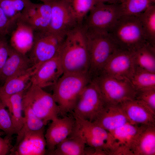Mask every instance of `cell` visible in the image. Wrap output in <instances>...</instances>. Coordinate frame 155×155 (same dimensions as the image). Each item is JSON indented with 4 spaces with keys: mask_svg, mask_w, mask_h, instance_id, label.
I'll return each mask as SVG.
<instances>
[{
    "mask_svg": "<svg viewBox=\"0 0 155 155\" xmlns=\"http://www.w3.org/2000/svg\"><path fill=\"white\" fill-rule=\"evenodd\" d=\"M13 27L0 7V36H6L11 33Z\"/></svg>",
    "mask_w": 155,
    "mask_h": 155,
    "instance_id": "35",
    "label": "cell"
},
{
    "mask_svg": "<svg viewBox=\"0 0 155 155\" xmlns=\"http://www.w3.org/2000/svg\"><path fill=\"white\" fill-rule=\"evenodd\" d=\"M90 80L87 74L63 73L53 85L52 95L64 116L73 111L79 98Z\"/></svg>",
    "mask_w": 155,
    "mask_h": 155,
    "instance_id": "3",
    "label": "cell"
},
{
    "mask_svg": "<svg viewBox=\"0 0 155 155\" xmlns=\"http://www.w3.org/2000/svg\"><path fill=\"white\" fill-rule=\"evenodd\" d=\"M25 91L12 95L3 103L9 109L13 127L17 133L22 127L24 121L22 115V102Z\"/></svg>",
    "mask_w": 155,
    "mask_h": 155,
    "instance_id": "26",
    "label": "cell"
},
{
    "mask_svg": "<svg viewBox=\"0 0 155 155\" xmlns=\"http://www.w3.org/2000/svg\"><path fill=\"white\" fill-rule=\"evenodd\" d=\"M63 73L59 54L40 64L30 82L43 88L54 85Z\"/></svg>",
    "mask_w": 155,
    "mask_h": 155,
    "instance_id": "14",
    "label": "cell"
},
{
    "mask_svg": "<svg viewBox=\"0 0 155 155\" xmlns=\"http://www.w3.org/2000/svg\"><path fill=\"white\" fill-rule=\"evenodd\" d=\"M24 93L23 101L28 104L36 116L46 125L58 117L60 109L52 95L42 88L31 83Z\"/></svg>",
    "mask_w": 155,
    "mask_h": 155,
    "instance_id": "6",
    "label": "cell"
},
{
    "mask_svg": "<svg viewBox=\"0 0 155 155\" xmlns=\"http://www.w3.org/2000/svg\"><path fill=\"white\" fill-rule=\"evenodd\" d=\"M129 80L136 91L155 88V73L134 69Z\"/></svg>",
    "mask_w": 155,
    "mask_h": 155,
    "instance_id": "30",
    "label": "cell"
},
{
    "mask_svg": "<svg viewBox=\"0 0 155 155\" xmlns=\"http://www.w3.org/2000/svg\"><path fill=\"white\" fill-rule=\"evenodd\" d=\"M52 122L44 134L48 154L51 155L58 144L68 137L73 131L75 120L72 113L62 118L57 117Z\"/></svg>",
    "mask_w": 155,
    "mask_h": 155,
    "instance_id": "12",
    "label": "cell"
},
{
    "mask_svg": "<svg viewBox=\"0 0 155 155\" xmlns=\"http://www.w3.org/2000/svg\"><path fill=\"white\" fill-rule=\"evenodd\" d=\"M109 132L128 123L129 120L121 104H107L93 122Z\"/></svg>",
    "mask_w": 155,
    "mask_h": 155,
    "instance_id": "18",
    "label": "cell"
},
{
    "mask_svg": "<svg viewBox=\"0 0 155 155\" xmlns=\"http://www.w3.org/2000/svg\"><path fill=\"white\" fill-rule=\"evenodd\" d=\"M6 36H0V71L9 55L10 45L6 39Z\"/></svg>",
    "mask_w": 155,
    "mask_h": 155,
    "instance_id": "36",
    "label": "cell"
},
{
    "mask_svg": "<svg viewBox=\"0 0 155 155\" xmlns=\"http://www.w3.org/2000/svg\"><path fill=\"white\" fill-rule=\"evenodd\" d=\"M30 1V0H0V7L14 26Z\"/></svg>",
    "mask_w": 155,
    "mask_h": 155,
    "instance_id": "29",
    "label": "cell"
},
{
    "mask_svg": "<svg viewBox=\"0 0 155 155\" xmlns=\"http://www.w3.org/2000/svg\"><path fill=\"white\" fill-rule=\"evenodd\" d=\"M95 4L97 3H103L107 4L119 3L121 0H94Z\"/></svg>",
    "mask_w": 155,
    "mask_h": 155,
    "instance_id": "38",
    "label": "cell"
},
{
    "mask_svg": "<svg viewBox=\"0 0 155 155\" xmlns=\"http://www.w3.org/2000/svg\"><path fill=\"white\" fill-rule=\"evenodd\" d=\"M1 86H0V87Z\"/></svg>",
    "mask_w": 155,
    "mask_h": 155,
    "instance_id": "40",
    "label": "cell"
},
{
    "mask_svg": "<svg viewBox=\"0 0 155 155\" xmlns=\"http://www.w3.org/2000/svg\"><path fill=\"white\" fill-rule=\"evenodd\" d=\"M147 126L128 123L110 132L116 143L115 155H132L131 150L135 142Z\"/></svg>",
    "mask_w": 155,
    "mask_h": 155,
    "instance_id": "16",
    "label": "cell"
},
{
    "mask_svg": "<svg viewBox=\"0 0 155 155\" xmlns=\"http://www.w3.org/2000/svg\"><path fill=\"white\" fill-rule=\"evenodd\" d=\"M91 81L97 86L107 104H118L135 99L136 91L127 79L101 73Z\"/></svg>",
    "mask_w": 155,
    "mask_h": 155,
    "instance_id": "5",
    "label": "cell"
},
{
    "mask_svg": "<svg viewBox=\"0 0 155 155\" xmlns=\"http://www.w3.org/2000/svg\"><path fill=\"white\" fill-rule=\"evenodd\" d=\"M22 109L24 114V125L17 133L16 142L13 148L16 147L24 134L29 131L40 130L46 125L43 121L35 115L30 106L22 100Z\"/></svg>",
    "mask_w": 155,
    "mask_h": 155,
    "instance_id": "27",
    "label": "cell"
},
{
    "mask_svg": "<svg viewBox=\"0 0 155 155\" xmlns=\"http://www.w3.org/2000/svg\"><path fill=\"white\" fill-rule=\"evenodd\" d=\"M86 144L82 136L74 129L68 137L56 145L51 155H84Z\"/></svg>",
    "mask_w": 155,
    "mask_h": 155,
    "instance_id": "22",
    "label": "cell"
},
{
    "mask_svg": "<svg viewBox=\"0 0 155 155\" xmlns=\"http://www.w3.org/2000/svg\"><path fill=\"white\" fill-rule=\"evenodd\" d=\"M130 123L146 126H155V113L145 103L136 99L121 103Z\"/></svg>",
    "mask_w": 155,
    "mask_h": 155,
    "instance_id": "17",
    "label": "cell"
},
{
    "mask_svg": "<svg viewBox=\"0 0 155 155\" xmlns=\"http://www.w3.org/2000/svg\"><path fill=\"white\" fill-rule=\"evenodd\" d=\"M134 53L117 49L108 60L101 73L129 80L134 71Z\"/></svg>",
    "mask_w": 155,
    "mask_h": 155,
    "instance_id": "13",
    "label": "cell"
},
{
    "mask_svg": "<svg viewBox=\"0 0 155 155\" xmlns=\"http://www.w3.org/2000/svg\"><path fill=\"white\" fill-rule=\"evenodd\" d=\"M51 7L49 2L34 3L30 1L25 7L20 19L31 26L35 32L49 31Z\"/></svg>",
    "mask_w": 155,
    "mask_h": 155,
    "instance_id": "11",
    "label": "cell"
},
{
    "mask_svg": "<svg viewBox=\"0 0 155 155\" xmlns=\"http://www.w3.org/2000/svg\"><path fill=\"white\" fill-rule=\"evenodd\" d=\"M136 91L135 99L144 102L155 113V88Z\"/></svg>",
    "mask_w": 155,
    "mask_h": 155,
    "instance_id": "34",
    "label": "cell"
},
{
    "mask_svg": "<svg viewBox=\"0 0 155 155\" xmlns=\"http://www.w3.org/2000/svg\"><path fill=\"white\" fill-rule=\"evenodd\" d=\"M11 33L10 46L18 52L26 55L34 43L33 29L26 23L18 20Z\"/></svg>",
    "mask_w": 155,
    "mask_h": 155,
    "instance_id": "20",
    "label": "cell"
},
{
    "mask_svg": "<svg viewBox=\"0 0 155 155\" xmlns=\"http://www.w3.org/2000/svg\"><path fill=\"white\" fill-rule=\"evenodd\" d=\"M132 155H155V126H147L135 142Z\"/></svg>",
    "mask_w": 155,
    "mask_h": 155,
    "instance_id": "24",
    "label": "cell"
},
{
    "mask_svg": "<svg viewBox=\"0 0 155 155\" xmlns=\"http://www.w3.org/2000/svg\"><path fill=\"white\" fill-rule=\"evenodd\" d=\"M107 104L97 86L90 81L82 91L72 113L93 122Z\"/></svg>",
    "mask_w": 155,
    "mask_h": 155,
    "instance_id": "8",
    "label": "cell"
},
{
    "mask_svg": "<svg viewBox=\"0 0 155 155\" xmlns=\"http://www.w3.org/2000/svg\"><path fill=\"white\" fill-rule=\"evenodd\" d=\"M72 10L78 24H82L95 4L94 0H68Z\"/></svg>",
    "mask_w": 155,
    "mask_h": 155,
    "instance_id": "32",
    "label": "cell"
},
{
    "mask_svg": "<svg viewBox=\"0 0 155 155\" xmlns=\"http://www.w3.org/2000/svg\"><path fill=\"white\" fill-rule=\"evenodd\" d=\"M44 127L26 133L17 145L10 151V155H43L46 154Z\"/></svg>",
    "mask_w": 155,
    "mask_h": 155,
    "instance_id": "15",
    "label": "cell"
},
{
    "mask_svg": "<svg viewBox=\"0 0 155 155\" xmlns=\"http://www.w3.org/2000/svg\"><path fill=\"white\" fill-rule=\"evenodd\" d=\"M49 3L51 17L49 31L65 38L70 31L79 24L68 0H51Z\"/></svg>",
    "mask_w": 155,
    "mask_h": 155,
    "instance_id": "10",
    "label": "cell"
},
{
    "mask_svg": "<svg viewBox=\"0 0 155 155\" xmlns=\"http://www.w3.org/2000/svg\"><path fill=\"white\" fill-rule=\"evenodd\" d=\"M134 69L155 73V47L148 42L134 52Z\"/></svg>",
    "mask_w": 155,
    "mask_h": 155,
    "instance_id": "25",
    "label": "cell"
},
{
    "mask_svg": "<svg viewBox=\"0 0 155 155\" xmlns=\"http://www.w3.org/2000/svg\"><path fill=\"white\" fill-rule=\"evenodd\" d=\"M34 65L24 73L5 80L0 87V100L4 103L12 95L26 90L32 76L38 67Z\"/></svg>",
    "mask_w": 155,
    "mask_h": 155,
    "instance_id": "21",
    "label": "cell"
},
{
    "mask_svg": "<svg viewBox=\"0 0 155 155\" xmlns=\"http://www.w3.org/2000/svg\"><path fill=\"white\" fill-rule=\"evenodd\" d=\"M108 33L119 49L130 52L148 42L138 16H122Z\"/></svg>",
    "mask_w": 155,
    "mask_h": 155,
    "instance_id": "4",
    "label": "cell"
},
{
    "mask_svg": "<svg viewBox=\"0 0 155 155\" xmlns=\"http://www.w3.org/2000/svg\"><path fill=\"white\" fill-rule=\"evenodd\" d=\"M43 3H47L49 2L51 0H40Z\"/></svg>",
    "mask_w": 155,
    "mask_h": 155,
    "instance_id": "39",
    "label": "cell"
},
{
    "mask_svg": "<svg viewBox=\"0 0 155 155\" xmlns=\"http://www.w3.org/2000/svg\"><path fill=\"white\" fill-rule=\"evenodd\" d=\"M5 106L0 100V129L2 130L9 138L17 134L12 122L9 113L5 108Z\"/></svg>",
    "mask_w": 155,
    "mask_h": 155,
    "instance_id": "33",
    "label": "cell"
},
{
    "mask_svg": "<svg viewBox=\"0 0 155 155\" xmlns=\"http://www.w3.org/2000/svg\"><path fill=\"white\" fill-rule=\"evenodd\" d=\"M75 120V129L83 134L90 135L105 141L115 151L116 142L111 133L93 122L84 119L72 113Z\"/></svg>",
    "mask_w": 155,
    "mask_h": 155,
    "instance_id": "23",
    "label": "cell"
},
{
    "mask_svg": "<svg viewBox=\"0 0 155 155\" xmlns=\"http://www.w3.org/2000/svg\"><path fill=\"white\" fill-rule=\"evenodd\" d=\"M59 56L64 73L87 74L89 57L82 23L67 34L60 48Z\"/></svg>",
    "mask_w": 155,
    "mask_h": 155,
    "instance_id": "1",
    "label": "cell"
},
{
    "mask_svg": "<svg viewBox=\"0 0 155 155\" xmlns=\"http://www.w3.org/2000/svg\"><path fill=\"white\" fill-rule=\"evenodd\" d=\"M4 133L0 132V155L7 154L10 152L13 146L11 144V138L7 136L5 138L1 137Z\"/></svg>",
    "mask_w": 155,
    "mask_h": 155,
    "instance_id": "37",
    "label": "cell"
},
{
    "mask_svg": "<svg viewBox=\"0 0 155 155\" xmlns=\"http://www.w3.org/2000/svg\"><path fill=\"white\" fill-rule=\"evenodd\" d=\"M64 38L49 31L35 32L34 41L30 52L33 65H40L59 54Z\"/></svg>",
    "mask_w": 155,
    "mask_h": 155,
    "instance_id": "9",
    "label": "cell"
},
{
    "mask_svg": "<svg viewBox=\"0 0 155 155\" xmlns=\"http://www.w3.org/2000/svg\"><path fill=\"white\" fill-rule=\"evenodd\" d=\"M120 4L123 16H138L155 5V0H121Z\"/></svg>",
    "mask_w": 155,
    "mask_h": 155,
    "instance_id": "31",
    "label": "cell"
},
{
    "mask_svg": "<svg viewBox=\"0 0 155 155\" xmlns=\"http://www.w3.org/2000/svg\"><path fill=\"white\" fill-rule=\"evenodd\" d=\"M147 42L155 47V4L138 16Z\"/></svg>",
    "mask_w": 155,
    "mask_h": 155,
    "instance_id": "28",
    "label": "cell"
},
{
    "mask_svg": "<svg viewBox=\"0 0 155 155\" xmlns=\"http://www.w3.org/2000/svg\"><path fill=\"white\" fill-rule=\"evenodd\" d=\"M84 26L89 57L87 74L91 81L102 73L110 56L119 49L108 33Z\"/></svg>",
    "mask_w": 155,
    "mask_h": 155,
    "instance_id": "2",
    "label": "cell"
},
{
    "mask_svg": "<svg viewBox=\"0 0 155 155\" xmlns=\"http://www.w3.org/2000/svg\"><path fill=\"white\" fill-rule=\"evenodd\" d=\"M88 14L83 22L85 26L107 33L123 16L120 3H96Z\"/></svg>",
    "mask_w": 155,
    "mask_h": 155,
    "instance_id": "7",
    "label": "cell"
},
{
    "mask_svg": "<svg viewBox=\"0 0 155 155\" xmlns=\"http://www.w3.org/2000/svg\"><path fill=\"white\" fill-rule=\"evenodd\" d=\"M32 65L26 55L18 52L10 46L8 57L0 71V80L4 82L24 73Z\"/></svg>",
    "mask_w": 155,
    "mask_h": 155,
    "instance_id": "19",
    "label": "cell"
}]
</instances>
